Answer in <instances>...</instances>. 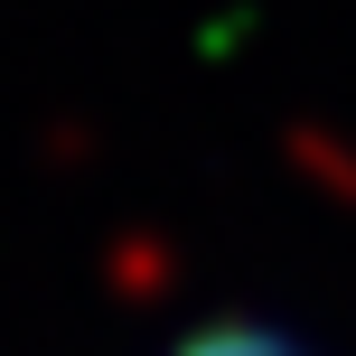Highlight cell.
<instances>
[{
  "label": "cell",
  "mask_w": 356,
  "mask_h": 356,
  "mask_svg": "<svg viewBox=\"0 0 356 356\" xmlns=\"http://www.w3.org/2000/svg\"><path fill=\"white\" fill-rule=\"evenodd\" d=\"M178 356H309V347L282 338V328H263V319H216L197 338H178Z\"/></svg>",
  "instance_id": "6da1fadb"
}]
</instances>
